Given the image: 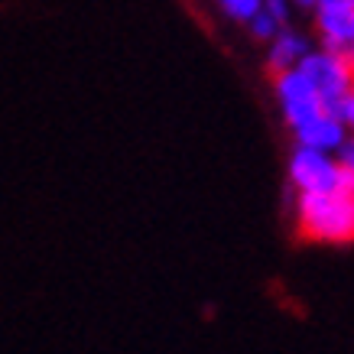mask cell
I'll return each instance as SVG.
<instances>
[{
	"label": "cell",
	"mask_w": 354,
	"mask_h": 354,
	"mask_svg": "<svg viewBox=\"0 0 354 354\" xmlns=\"http://www.w3.org/2000/svg\"><path fill=\"white\" fill-rule=\"evenodd\" d=\"M273 95L279 104V118L290 127L292 140L302 147L335 153L351 133L338 111H332L322 101V95L312 88V82L299 68H286L273 75Z\"/></svg>",
	"instance_id": "1"
},
{
	"label": "cell",
	"mask_w": 354,
	"mask_h": 354,
	"mask_svg": "<svg viewBox=\"0 0 354 354\" xmlns=\"http://www.w3.org/2000/svg\"><path fill=\"white\" fill-rule=\"evenodd\" d=\"M296 218L299 231L319 244H348L354 241V189L332 192H302L296 195Z\"/></svg>",
	"instance_id": "2"
},
{
	"label": "cell",
	"mask_w": 354,
	"mask_h": 354,
	"mask_svg": "<svg viewBox=\"0 0 354 354\" xmlns=\"http://www.w3.org/2000/svg\"><path fill=\"white\" fill-rule=\"evenodd\" d=\"M286 179L296 195L302 192H332V189H354V176L342 169V162L335 160V153L315 150V147H302L296 143L286 162Z\"/></svg>",
	"instance_id": "3"
},
{
	"label": "cell",
	"mask_w": 354,
	"mask_h": 354,
	"mask_svg": "<svg viewBox=\"0 0 354 354\" xmlns=\"http://www.w3.org/2000/svg\"><path fill=\"white\" fill-rule=\"evenodd\" d=\"M299 72L309 78L312 88L322 95V101L332 111L342 108L354 91V62L338 53H332V49H325V46H315V49L302 59Z\"/></svg>",
	"instance_id": "4"
},
{
	"label": "cell",
	"mask_w": 354,
	"mask_h": 354,
	"mask_svg": "<svg viewBox=\"0 0 354 354\" xmlns=\"http://www.w3.org/2000/svg\"><path fill=\"white\" fill-rule=\"evenodd\" d=\"M312 23H315L319 46H325V49H332V53L354 62V3L322 0L312 10Z\"/></svg>",
	"instance_id": "5"
},
{
	"label": "cell",
	"mask_w": 354,
	"mask_h": 354,
	"mask_svg": "<svg viewBox=\"0 0 354 354\" xmlns=\"http://www.w3.org/2000/svg\"><path fill=\"white\" fill-rule=\"evenodd\" d=\"M315 46L306 32L292 30V26H283V30L267 43V68L277 75V72H286V68H299V62L312 53Z\"/></svg>",
	"instance_id": "6"
},
{
	"label": "cell",
	"mask_w": 354,
	"mask_h": 354,
	"mask_svg": "<svg viewBox=\"0 0 354 354\" xmlns=\"http://www.w3.org/2000/svg\"><path fill=\"white\" fill-rule=\"evenodd\" d=\"M212 3L225 13L227 20L241 23V26H247V23L263 10V0H212Z\"/></svg>",
	"instance_id": "7"
},
{
	"label": "cell",
	"mask_w": 354,
	"mask_h": 354,
	"mask_svg": "<svg viewBox=\"0 0 354 354\" xmlns=\"http://www.w3.org/2000/svg\"><path fill=\"white\" fill-rule=\"evenodd\" d=\"M283 26H290V23H279L270 10H260L257 17H254V20L247 23L250 36H254V39H260V43H270V39H273V36H277V32L283 30Z\"/></svg>",
	"instance_id": "8"
},
{
	"label": "cell",
	"mask_w": 354,
	"mask_h": 354,
	"mask_svg": "<svg viewBox=\"0 0 354 354\" xmlns=\"http://www.w3.org/2000/svg\"><path fill=\"white\" fill-rule=\"evenodd\" d=\"M335 160L342 162V169L348 172V176H354V133L344 137V143L335 150Z\"/></svg>",
	"instance_id": "9"
},
{
	"label": "cell",
	"mask_w": 354,
	"mask_h": 354,
	"mask_svg": "<svg viewBox=\"0 0 354 354\" xmlns=\"http://www.w3.org/2000/svg\"><path fill=\"white\" fill-rule=\"evenodd\" d=\"M322 0H292V7H299V10H315Z\"/></svg>",
	"instance_id": "10"
}]
</instances>
